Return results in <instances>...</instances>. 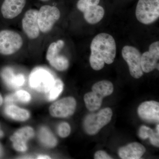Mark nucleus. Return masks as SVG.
Here are the masks:
<instances>
[{
	"instance_id": "1",
	"label": "nucleus",
	"mask_w": 159,
	"mask_h": 159,
	"mask_svg": "<svg viewBox=\"0 0 159 159\" xmlns=\"http://www.w3.org/2000/svg\"><path fill=\"white\" fill-rule=\"evenodd\" d=\"M89 62L91 67L98 71L103 68L104 64L114 62L116 54V46L114 38L106 33L95 36L91 43Z\"/></svg>"
},
{
	"instance_id": "2",
	"label": "nucleus",
	"mask_w": 159,
	"mask_h": 159,
	"mask_svg": "<svg viewBox=\"0 0 159 159\" xmlns=\"http://www.w3.org/2000/svg\"><path fill=\"white\" fill-rule=\"evenodd\" d=\"M135 13L137 20L142 24L155 22L159 17V0H139Z\"/></svg>"
},
{
	"instance_id": "3",
	"label": "nucleus",
	"mask_w": 159,
	"mask_h": 159,
	"mask_svg": "<svg viewBox=\"0 0 159 159\" xmlns=\"http://www.w3.org/2000/svg\"><path fill=\"white\" fill-rule=\"evenodd\" d=\"M113 113L109 107L102 109L96 114L89 115L84 122L86 132L91 135L96 134L110 122Z\"/></svg>"
},
{
	"instance_id": "4",
	"label": "nucleus",
	"mask_w": 159,
	"mask_h": 159,
	"mask_svg": "<svg viewBox=\"0 0 159 159\" xmlns=\"http://www.w3.org/2000/svg\"><path fill=\"white\" fill-rule=\"evenodd\" d=\"M23 41L17 32L9 30L0 31V54L10 55L21 48Z\"/></svg>"
},
{
	"instance_id": "5",
	"label": "nucleus",
	"mask_w": 159,
	"mask_h": 159,
	"mask_svg": "<svg viewBox=\"0 0 159 159\" xmlns=\"http://www.w3.org/2000/svg\"><path fill=\"white\" fill-rule=\"evenodd\" d=\"M60 16V11L57 7L49 5L42 6L37 16L40 31L44 33L49 32L59 19Z\"/></svg>"
},
{
	"instance_id": "6",
	"label": "nucleus",
	"mask_w": 159,
	"mask_h": 159,
	"mask_svg": "<svg viewBox=\"0 0 159 159\" xmlns=\"http://www.w3.org/2000/svg\"><path fill=\"white\" fill-rule=\"evenodd\" d=\"M122 54L128 64L131 76L136 79L141 78L143 72L141 66L142 54L139 50L134 47L125 46L122 49Z\"/></svg>"
},
{
	"instance_id": "7",
	"label": "nucleus",
	"mask_w": 159,
	"mask_h": 159,
	"mask_svg": "<svg viewBox=\"0 0 159 159\" xmlns=\"http://www.w3.org/2000/svg\"><path fill=\"white\" fill-rule=\"evenodd\" d=\"M64 45V42L62 40L52 43L49 46L46 54V58L50 64L60 71L66 70L69 66V61L67 58L63 55L59 54L60 51H61Z\"/></svg>"
},
{
	"instance_id": "8",
	"label": "nucleus",
	"mask_w": 159,
	"mask_h": 159,
	"mask_svg": "<svg viewBox=\"0 0 159 159\" xmlns=\"http://www.w3.org/2000/svg\"><path fill=\"white\" fill-rule=\"evenodd\" d=\"M55 79L48 71L39 69L31 73L30 77V85L32 89L41 93H48Z\"/></svg>"
},
{
	"instance_id": "9",
	"label": "nucleus",
	"mask_w": 159,
	"mask_h": 159,
	"mask_svg": "<svg viewBox=\"0 0 159 159\" xmlns=\"http://www.w3.org/2000/svg\"><path fill=\"white\" fill-rule=\"evenodd\" d=\"M76 105V101L74 98L66 97L53 103L49 108V112L52 116L66 118L74 113Z\"/></svg>"
},
{
	"instance_id": "10",
	"label": "nucleus",
	"mask_w": 159,
	"mask_h": 159,
	"mask_svg": "<svg viewBox=\"0 0 159 159\" xmlns=\"http://www.w3.org/2000/svg\"><path fill=\"white\" fill-rule=\"evenodd\" d=\"M159 42L152 43L148 51L142 55L141 66L142 71L145 73H150L154 69L159 70Z\"/></svg>"
},
{
	"instance_id": "11",
	"label": "nucleus",
	"mask_w": 159,
	"mask_h": 159,
	"mask_svg": "<svg viewBox=\"0 0 159 159\" xmlns=\"http://www.w3.org/2000/svg\"><path fill=\"white\" fill-rule=\"evenodd\" d=\"M38 10L31 9L28 10L22 20L23 31L30 39L37 38L39 34V28L37 21Z\"/></svg>"
},
{
	"instance_id": "12",
	"label": "nucleus",
	"mask_w": 159,
	"mask_h": 159,
	"mask_svg": "<svg viewBox=\"0 0 159 159\" xmlns=\"http://www.w3.org/2000/svg\"><path fill=\"white\" fill-rule=\"evenodd\" d=\"M34 132L30 126H25L16 131L10 138L13 142L14 149L17 151H26L27 150V142L34 136Z\"/></svg>"
},
{
	"instance_id": "13",
	"label": "nucleus",
	"mask_w": 159,
	"mask_h": 159,
	"mask_svg": "<svg viewBox=\"0 0 159 159\" xmlns=\"http://www.w3.org/2000/svg\"><path fill=\"white\" fill-rule=\"evenodd\" d=\"M139 117L148 122H158L159 103L157 101H146L142 103L138 108Z\"/></svg>"
},
{
	"instance_id": "14",
	"label": "nucleus",
	"mask_w": 159,
	"mask_h": 159,
	"mask_svg": "<svg viewBox=\"0 0 159 159\" xmlns=\"http://www.w3.org/2000/svg\"><path fill=\"white\" fill-rule=\"evenodd\" d=\"M26 5V0H4L1 7L3 17L12 19L20 14Z\"/></svg>"
},
{
	"instance_id": "15",
	"label": "nucleus",
	"mask_w": 159,
	"mask_h": 159,
	"mask_svg": "<svg viewBox=\"0 0 159 159\" xmlns=\"http://www.w3.org/2000/svg\"><path fill=\"white\" fill-rule=\"evenodd\" d=\"M146 151L143 145L138 142H133L119 149V157L122 159L141 158Z\"/></svg>"
},
{
	"instance_id": "16",
	"label": "nucleus",
	"mask_w": 159,
	"mask_h": 159,
	"mask_svg": "<svg viewBox=\"0 0 159 159\" xmlns=\"http://www.w3.org/2000/svg\"><path fill=\"white\" fill-rule=\"evenodd\" d=\"M83 13L85 20L89 24L94 25L101 21L105 11L102 6L98 5L90 6Z\"/></svg>"
},
{
	"instance_id": "17",
	"label": "nucleus",
	"mask_w": 159,
	"mask_h": 159,
	"mask_svg": "<svg viewBox=\"0 0 159 159\" xmlns=\"http://www.w3.org/2000/svg\"><path fill=\"white\" fill-rule=\"evenodd\" d=\"M5 112L6 115L11 119L21 122L28 120L30 116L29 111L11 104L6 107Z\"/></svg>"
},
{
	"instance_id": "18",
	"label": "nucleus",
	"mask_w": 159,
	"mask_h": 159,
	"mask_svg": "<svg viewBox=\"0 0 159 159\" xmlns=\"http://www.w3.org/2000/svg\"><path fill=\"white\" fill-rule=\"evenodd\" d=\"M2 76L7 85L12 89L21 86L25 83V78L22 75L14 76L11 70L6 68L3 70Z\"/></svg>"
},
{
	"instance_id": "19",
	"label": "nucleus",
	"mask_w": 159,
	"mask_h": 159,
	"mask_svg": "<svg viewBox=\"0 0 159 159\" xmlns=\"http://www.w3.org/2000/svg\"><path fill=\"white\" fill-rule=\"evenodd\" d=\"M114 86L110 81L102 80L96 83L92 87V92L103 99L112 93Z\"/></svg>"
},
{
	"instance_id": "20",
	"label": "nucleus",
	"mask_w": 159,
	"mask_h": 159,
	"mask_svg": "<svg viewBox=\"0 0 159 159\" xmlns=\"http://www.w3.org/2000/svg\"><path fill=\"white\" fill-rule=\"evenodd\" d=\"M38 136L40 141L47 147L53 148L57 145V139L47 127H42L40 128Z\"/></svg>"
},
{
	"instance_id": "21",
	"label": "nucleus",
	"mask_w": 159,
	"mask_h": 159,
	"mask_svg": "<svg viewBox=\"0 0 159 159\" xmlns=\"http://www.w3.org/2000/svg\"><path fill=\"white\" fill-rule=\"evenodd\" d=\"M102 98L93 92L84 95V101L87 108L90 111H97L101 107Z\"/></svg>"
},
{
	"instance_id": "22",
	"label": "nucleus",
	"mask_w": 159,
	"mask_h": 159,
	"mask_svg": "<svg viewBox=\"0 0 159 159\" xmlns=\"http://www.w3.org/2000/svg\"><path fill=\"white\" fill-rule=\"evenodd\" d=\"M31 99V95L29 93L25 91L20 90L6 97L5 102L8 104L15 102L26 103L30 102Z\"/></svg>"
},
{
	"instance_id": "23",
	"label": "nucleus",
	"mask_w": 159,
	"mask_h": 159,
	"mask_svg": "<svg viewBox=\"0 0 159 159\" xmlns=\"http://www.w3.org/2000/svg\"><path fill=\"white\" fill-rule=\"evenodd\" d=\"M63 83L60 79H55L54 84L48 93V99L50 101H53L61 93L63 89Z\"/></svg>"
},
{
	"instance_id": "24",
	"label": "nucleus",
	"mask_w": 159,
	"mask_h": 159,
	"mask_svg": "<svg viewBox=\"0 0 159 159\" xmlns=\"http://www.w3.org/2000/svg\"><path fill=\"white\" fill-rule=\"evenodd\" d=\"M99 2L100 0H79L77 3V8L83 12L90 6L98 5Z\"/></svg>"
},
{
	"instance_id": "25",
	"label": "nucleus",
	"mask_w": 159,
	"mask_h": 159,
	"mask_svg": "<svg viewBox=\"0 0 159 159\" xmlns=\"http://www.w3.org/2000/svg\"><path fill=\"white\" fill-rule=\"evenodd\" d=\"M58 134L61 138H66L70 133L71 128L68 123L64 122L60 124L57 129Z\"/></svg>"
},
{
	"instance_id": "26",
	"label": "nucleus",
	"mask_w": 159,
	"mask_h": 159,
	"mask_svg": "<svg viewBox=\"0 0 159 159\" xmlns=\"http://www.w3.org/2000/svg\"><path fill=\"white\" fill-rule=\"evenodd\" d=\"M154 134V132L151 129L147 126L143 125L141 126L139 131V136L141 139H150Z\"/></svg>"
},
{
	"instance_id": "27",
	"label": "nucleus",
	"mask_w": 159,
	"mask_h": 159,
	"mask_svg": "<svg viewBox=\"0 0 159 159\" xmlns=\"http://www.w3.org/2000/svg\"><path fill=\"white\" fill-rule=\"evenodd\" d=\"M94 158L96 159H112L105 152L100 150L97 152L95 154Z\"/></svg>"
},
{
	"instance_id": "28",
	"label": "nucleus",
	"mask_w": 159,
	"mask_h": 159,
	"mask_svg": "<svg viewBox=\"0 0 159 159\" xmlns=\"http://www.w3.org/2000/svg\"><path fill=\"white\" fill-rule=\"evenodd\" d=\"M159 133L157 132H154L152 136L149 139L151 144L156 147H159Z\"/></svg>"
},
{
	"instance_id": "29",
	"label": "nucleus",
	"mask_w": 159,
	"mask_h": 159,
	"mask_svg": "<svg viewBox=\"0 0 159 159\" xmlns=\"http://www.w3.org/2000/svg\"><path fill=\"white\" fill-rule=\"evenodd\" d=\"M38 159H50L51 157H50L46 155H40L38 157Z\"/></svg>"
},
{
	"instance_id": "30",
	"label": "nucleus",
	"mask_w": 159,
	"mask_h": 159,
	"mask_svg": "<svg viewBox=\"0 0 159 159\" xmlns=\"http://www.w3.org/2000/svg\"><path fill=\"white\" fill-rule=\"evenodd\" d=\"M3 103V98L1 95H0V106L2 105Z\"/></svg>"
},
{
	"instance_id": "31",
	"label": "nucleus",
	"mask_w": 159,
	"mask_h": 159,
	"mask_svg": "<svg viewBox=\"0 0 159 159\" xmlns=\"http://www.w3.org/2000/svg\"><path fill=\"white\" fill-rule=\"evenodd\" d=\"M156 130H157V132L158 133H159V125H157V127H156Z\"/></svg>"
},
{
	"instance_id": "32",
	"label": "nucleus",
	"mask_w": 159,
	"mask_h": 159,
	"mask_svg": "<svg viewBox=\"0 0 159 159\" xmlns=\"http://www.w3.org/2000/svg\"><path fill=\"white\" fill-rule=\"evenodd\" d=\"M3 134H3V132L0 129V137H2Z\"/></svg>"
},
{
	"instance_id": "33",
	"label": "nucleus",
	"mask_w": 159,
	"mask_h": 159,
	"mask_svg": "<svg viewBox=\"0 0 159 159\" xmlns=\"http://www.w3.org/2000/svg\"><path fill=\"white\" fill-rule=\"evenodd\" d=\"M40 1H42V2H48L49 0H40Z\"/></svg>"
}]
</instances>
